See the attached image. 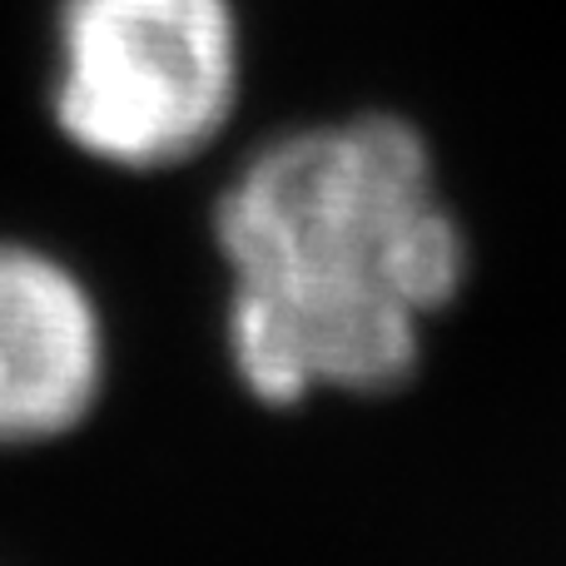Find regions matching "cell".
Here are the masks:
<instances>
[{
  "label": "cell",
  "mask_w": 566,
  "mask_h": 566,
  "mask_svg": "<svg viewBox=\"0 0 566 566\" xmlns=\"http://www.w3.org/2000/svg\"><path fill=\"white\" fill-rule=\"evenodd\" d=\"M229 363L269 408L308 392H388L418 363L422 318L468 279L422 135L398 115L303 125L219 189Z\"/></svg>",
  "instance_id": "1"
},
{
  "label": "cell",
  "mask_w": 566,
  "mask_h": 566,
  "mask_svg": "<svg viewBox=\"0 0 566 566\" xmlns=\"http://www.w3.org/2000/svg\"><path fill=\"white\" fill-rule=\"evenodd\" d=\"M50 119L85 159L159 175L205 155L249 75L234 0H55Z\"/></svg>",
  "instance_id": "2"
},
{
  "label": "cell",
  "mask_w": 566,
  "mask_h": 566,
  "mask_svg": "<svg viewBox=\"0 0 566 566\" xmlns=\"http://www.w3.org/2000/svg\"><path fill=\"white\" fill-rule=\"evenodd\" d=\"M105 382V323L85 279L35 244L0 239V442L85 422Z\"/></svg>",
  "instance_id": "3"
}]
</instances>
